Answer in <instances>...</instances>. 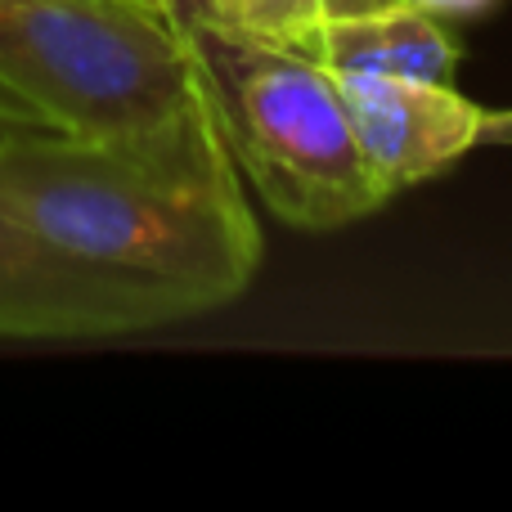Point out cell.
Masks as SVG:
<instances>
[{"label":"cell","mask_w":512,"mask_h":512,"mask_svg":"<svg viewBox=\"0 0 512 512\" xmlns=\"http://www.w3.org/2000/svg\"><path fill=\"white\" fill-rule=\"evenodd\" d=\"M0 212L203 310L243 297L261 265V225L207 95L149 135L0 131Z\"/></svg>","instance_id":"obj_1"},{"label":"cell","mask_w":512,"mask_h":512,"mask_svg":"<svg viewBox=\"0 0 512 512\" xmlns=\"http://www.w3.org/2000/svg\"><path fill=\"white\" fill-rule=\"evenodd\" d=\"M243 180L292 230H342L387 203L337 77L252 27L167 5Z\"/></svg>","instance_id":"obj_2"},{"label":"cell","mask_w":512,"mask_h":512,"mask_svg":"<svg viewBox=\"0 0 512 512\" xmlns=\"http://www.w3.org/2000/svg\"><path fill=\"white\" fill-rule=\"evenodd\" d=\"M0 86L81 135H149L203 95L153 0H0Z\"/></svg>","instance_id":"obj_3"},{"label":"cell","mask_w":512,"mask_h":512,"mask_svg":"<svg viewBox=\"0 0 512 512\" xmlns=\"http://www.w3.org/2000/svg\"><path fill=\"white\" fill-rule=\"evenodd\" d=\"M198 310L171 283L86 261L0 212V337H117Z\"/></svg>","instance_id":"obj_4"},{"label":"cell","mask_w":512,"mask_h":512,"mask_svg":"<svg viewBox=\"0 0 512 512\" xmlns=\"http://www.w3.org/2000/svg\"><path fill=\"white\" fill-rule=\"evenodd\" d=\"M355 140L378 180L396 198L477 149L486 108L472 104L450 81L409 77H337Z\"/></svg>","instance_id":"obj_5"},{"label":"cell","mask_w":512,"mask_h":512,"mask_svg":"<svg viewBox=\"0 0 512 512\" xmlns=\"http://www.w3.org/2000/svg\"><path fill=\"white\" fill-rule=\"evenodd\" d=\"M333 77H409L454 81L459 45L414 0H378L364 9L324 14L292 41Z\"/></svg>","instance_id":"obj_6"},{"label":"cell","mask_w":512,"mask_h":512,"mask_svg":"<svg viewBox=\"0 0 512 512\" xmlns=\"http://www.w3.org/2000/svg\"><path fill=\"white\" fill-rule=\"evenodd\" d=\"M162 5L194 9V14L221 18V23L234 27H252V32H265L274 41L292 45L315 18L342 14V9H364L378 5V0H162Z\"/></svg>","instance_id":"obj_7"},{"label":"cell","mask_w":512,"mask_h":512,"mask_svg":"<svg viewBox=\"0 0 512 512\" xmlns=\"http://www.w3.org/2000/svg\"><path fill=\"white\" fill-rule=\"evenodd\" d=\"M41 126H54V122L36 104H27L18 90L0 86V131H41Z\"/></svg>","instance_id":"obj_8"},{"label":"cell","mask_w":512,"mask_h":512,"mask_svg":"<svg viewBox=\"0 0 512 512\" xmlns=\"http://www.w3.org/2000/svg\"><path fill=\"white\" fill-rule=\"evenodd\" d=\"M414 5L427 9L432 18H441V23H450V18H481V14H490L499 0H414Z\"/></svg>","instance_id":"obj_9"},{"label":"cell","mask_w":512,"mask_h":512,"mask_svg":"<svg viewBox=\"0 0 512 512\" xmlns=\"http://www.w3.org/2000/svg\"><path fill=\"white\" fill-rule=\"evenodd\" d=\"M477 149H512V108H486Z\"/></svg>","instance_id":"obj_10"},{"label":"cell","mask_w":512,"mask_h":512,"mask_svg":"<svg viewBox=\"0 0 512 512\" xmlns=\"http://www.w3.org/2000/svg\"><path fill=\"white\" fill-rule=\"evenodd\" d=\"M153 5H162V0H153Z\"/></svg>","instance_id":"obj_11"}]
</instances>
